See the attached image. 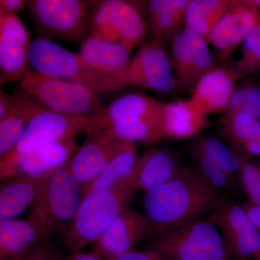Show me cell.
I'll return each mask as SVG.
<instances>
[{
  "label": "cell",
  "mask_w": 260,
  "mask_h": 260,
  "mask_svg": "<svg viewBox=\"0 0 260 260\" xmlns=\"http://www.w3.org/2000/svg\"><path fill=\"white\" fill-rule=\"evenodd\" d=\"M44 110L45 109L23 89H14L10 95L6 114L0 119V156L17 144L26 128V123Z\"/></svg>",
  "instance_id": "20"
},
{
  "label": "cell",
  "mask_w": 260,
  "mask_h": 260,
  "mask_svg": "<svg viewBox=\"0 0 260 260\" xmlns=\"http://www.w3.org/2000/svg\"><path fill=\"white\" fill-rule=\"evenodd\" d=\"M19 87L44 109L65 115L93 117L105 107L87 87L35 71L24 75Z\"/></svg>",
  "instance_id": "8"
},
{
  "label": "cell",
  "mask_w": 260,
  "mask_h": 260,
  "mask_svg": "<svg viewBox=\"0 0 260 260\" xmlns=\"http://www.w3.org/2000/svg\"><path fill=\"white\" fill-rule=\"evenodd\" d=\"M14 260H65L64 254L51 239L44 241L26 255Z\"/></svg>",
  "instance_id": "35"
},
{
  "label": "cell",
  "mask_w": 260,
  "mask_h": 260,
  "mask_svg": "<svg viewBox=\"0 0 260 260\" xmlns=\"http://www.w3.org/2000/svg\"><path fill=\"white\" fill-rule=\"evenodd\" d=\"M113 260H162L153 251L131 250Z\"/></svg>",
  "instance_id": "36"
},
{
  "label": "cell",
  "mask_w": 260,
  "mask_h": 260,
  "mask_svg": "<svg viewBox=\"0 0 260 260\" xmlns=\"http://www.w3.org/2000/svg\"><path fill=\"white\" fill-rule=\"evenodd\" d=\"M138 158L134 143L113 159L93 180L81 186L83 196L91 191L109 189L125 179L134 169Z\"/></svg>",
  "instance_id": "29"
},
{
  "label": "cell",
  "mask_w": 260,
  "mask_h": 260,
  "mask_svg": "<svg viewBox=\"0 0 260 260\" xmlns=\"http://www.w3.org/2000/svg\"><path fill=\"white\" fill-rule=\"evenodd\" d=\"M154 232L155 228L146 215L126 207L95 243L93 253L102 260H113L133 250L135 245Z\"/></svg>",
  "instance_id": "15"
},
{
  "label": "cell",
  "mask_w": 260,
  "mask_h": 260,
  "mask_svg": "<svg viewBox=\"0 0 260 260\" xmlns=\"http://www.w3.org/2000/svg\"><path fill=\"white\" fill-rule=\"evenodd\" d=\"M239 76L237 71L215 67L198 80L190 99L207 116L226 112Z\"/></svg>",
  "instance_id": "19"
},
{
  "label": "cell",
  "mask_w": 260,
  "mask_h": 260,
  "mask_svg": "<svg viewBox=\"0 0 260 260\" xmlns=\"http://www.w3.org/2000/svg\"><path fill=\"white\" fill-rule=\"evenodd\" d=\"M44 242L28 220H0V260H14L26 255Z\"/></svg>",
  "instance_id": "26"
},
{
  "label": "cell",
  "mask_w": 260,
  "mask_h": 260,
  "mask_svg": "<svg viewBox=\"0 0 260 260\" xmlns=\"http://www.w3.org/2000/svg\"><path fill=\"white\" fill-rule=\"evenodd\" d=\"M29 64L37 73L80 84L96 93L119 90L127 84L126 72L99 69L78 53L45 37H38L31 42Z\"/></svg>",
  "instance_id": "4"
},
{
  "label": "cell",
  "mask_w": 260,
  "mask_h": 260,
  "mask_svg": "<svg viewBox=\"0 0 260 260\" xmlns=\"http://www.w3.org/2000/svg\"><path fill=\"white\" fill-rule=\"evenodd\" d=\"M170 44L176 89L183 91L192 90L198 80L215 68L209 43L194 30L184 26Z\"/></svg>",
  "instance_id": "12"
},
{
  "label": "cell",
  "mask_w": 260,
  "mask_h": 260,
  "mask_svg": "<svg viewBox=\"0 0 260 260\" xmlns=\"http://www.w3.org/2000/svg\"><path fill=\"white\" fill-rule=\"evenodd\" d=\"M10 95L1 87L0 91V119L4 117L9 106Z\"/></svg>",
  "instance_id": "39"
},
{
  "label": "cell",
  "mask_w": 260,
  "mask_h": 260,
  "mask_svg": "<svg viewBox=\"0 0 260 260\" xmlns=\"http://www.w3.org/2000/svg\"><path fill=\"white\" fill-rule=\"evenodd\" d=\"M129 51L124 46L90 34L81 43L78 54L99 69L126 72L129 64Z\"/></svg>",
  "instance_id": "27"
},
{
  "label": "cell",
  "mask_w": 260,
  "mask_h": 260,
  "mask_svg": "<svg viewBox=\"0 0 260 260\" xmlns=\"http://www.w3.org/2000/svg\"><path fill=\"white\" fill-rule=\"evenodd\" d=\"M137 188L133 174L119 184L84 195L74 217L61 234V240L72 253L95 244L134 199Z\"/></svg>",
  "instance_id": "3"
},
{
  "label": "cell",
  "mask_w": 260,
  "mask_h": 260,
  "mask_svg": "<svg viewBox=\"0 0 260 260\" xmlns=\"http://www.w3.org/2000/svg\"><path fill=\"white\" fill-rule=\"evenodd\" d=\"M259 25V9L247 0H231L229 10L210 34V44L222 58L228 57L242 44L249 32Z\"/></svg>",
  "instance_id": "17"
},
{
  "label": "cell",
  "mask_w": 260,
  "mask_h": 260,
  "mask_svg": "<svg viewBox=\"0 0 260 260\" xmlns=\"http://www.w3.org/2000/svg\"><path fill=\"white\" fill-rule=\"evenodd\" d=\"M27 5L25 0H1L0 14L16 15Z\"/></svg>",
  "instance_id": "37"
},
{
  "label": "cell",
  "mask_w": 260,
  "mask_h": 260,
  "mask_svg": "<svg viewBox=\"0 0 260 260\" xmlns=\"http://www.w3.org/2000/svg\"><path fill=\"white\" fill-rule=\"evenodd\" d=\"M239 74H249L260 69V25L253 29L242 42V56L237 63Z\"/></svg>",
  "instance_id": "34"
},
{
  "label": "cell",
  "mask_w": 260,
  "mask_h": 260,
  "mask_svg": "<svg viewBox=\"0 0 260 260\" xmlns=\"http://www.w3.org/2000/svg\"><path fill=\"white\" fill-rule=\"evenodd\" d=\"M220 135L229 146L260 160V120L240 112H225L219 119Z\"/></svg>",
  "instance_id": "23"
},
{
  "label": "cell",
  "mask_w": 260,
  "mask_h": 260,
  "mask_svg": "<svg viewBox=\"0 0 260 260\" xmlns=\"http://www.w3.org/2000/svg\"><path fill=\"white\" fill-rule=\"evenodd\" d=\"M153 235L151 250L162 260H230L220 231L208 219Z\"/></svg>",
  "instance_id": "6"
},
{
  "label": "cell",
  "mask_w": 260,
  "mask_h": 260,
  "mask_svg": "<svg viewBox=\"0 0 260 260\" xmlns=\"http://www.w3.org/2000/svg\"><path fill=\"white\" fill-rule=\"evenodd\" d=\"M249 218L260 230V205L251 204L246 201L242 205Z\"/></svg>",
  "instance_id": "38"
},
{
  "label": "cell",
  "mask_w": 260,
  "mask_h": 260,
  "mask_svg": "<svg viewBox=\"0 0 260 260\" xmlns=\"http://www.w3.org/2000/svg\"><path fill=\"white\" fill-rule=\"evenodd\" d=\"M189 153L192 164L191 167L208 185L223 195L237 193V177H232L224 172L199 149L191 144L189 147Z\"/></svg>",
  "instance_id": "30"
},
{
  "label": "cell",
  "mask_w": 260,
  "mask_h": 260,
  "mask_svg": "<svg viewBox=\"0 0 260 260\" xmlns=\"http://www.w3.org/2000/svg\"><path fill=\"white\" fill-rule=\"evenodd\" d=\"M230 4L231 0H189L186 10L185 27L198 32L210 44L212 30Z\"/></svg>",
  "instance_id": "28"
},
{
  "label": "cell",
  "mask_w": 260,
  "mask_h": 260,
  "mask_svg": "<svg viewBox=\"0 0 260 260\" xmlns=\"http://www.w3.org/2000/svg\"><path fill=\"white\" fill-rule=\"evenodd\" d=\"M207 116L191 99L165 102L162 110V138L185 140L209 127Z\"/></svg>",
  "instance_id": "21"
},
{
  "label": "cell",
  "mask_w": 260,
  "mask_h": 260,
  "mask_svg": "<svg viewBox=\"0 0 260 260\" xmlns=\"http://www.w3.org/2000/svg\"><path fill=\"white\" fill-rule=\"evenodd\" d=\"M93 123L92 117L43 111L28 123L17 144L0 156L1 181L12 179L20 160L28 153L53 142L85 134Z\"/></svg>",
  "instance_id": "7"
},
{
  "label": "cell",
  "mask_w": 260,
  "mask_h": 260,
  "mask_svg": "<svg viewBox=\"0 0 260 260\" xmlns=\"http://www.w3.org/2000/svg\"><path fill=\"white\" fill-rule=\"evenodd\" d=\"M83 198L81 184L64 167L47 174L27 220L36 227L43 241L64 232Z\"/></svg>",
  "instance_id": "5"
},
{
  "label": "cell",
  "mask_w": 260,
  "mask_h": 260,
  "mask_svg": "<svg viewBox=\"0 0 260 260\" xmlns=\"http://www.w3.org/2000/svg\"><path fill=\"white\" fill-rule=\"evenodd\" d=\"M216 225L231 257L237 260L254 259L260 251V230L253 223L242 205L224 196L208 218Z\"/></svg>",
  "instance_id": "11"
},
{
  "label": "cell",
  "mask_w": 260,
  "mask_h": 260,
  "mask_svg": "<svg viewBox=\"0 0 260 260\" xmlns=\"http://www.w3.org/2000/svg\"><path fill=\"white\" fill-rule=\"evenodd\" d=\"M184 167L177 150L153 148L139 156L132 174L137 189L147 191L177 177Z\"/></svg>",
  "instance_id": "18"
},
{
  "label": "cell",
  "mask_w": 260,
  "mask_h": 260,
  "mask_svg": "<svg viewBox=\"0 0 260 260\" xmlns=\"http://www.w3.org/2000/svg\"><path fill=\"white\" fill-rule=\"evenodd\" d=\"M68 260H102L96 255L95 253H72V255L70 256Z\"/></svg>",
  "instance_id": "40"
},
{
  "label": "cell",
  "mask_w": 260,
  "mask_h": 260,
  "mask_svg": "<svg viewBox=\"0 0 260 260\" xmlns=\"http://www.w3.org/2000/svg\"><path fill=\"white\" fill-rule=\"evenodd\" d=\"M189 0H150L147 3L153 40L168 44L182 30Z\"/></svg>",
  "instance_id": "25"
},
{
  "label": "cell",
  "mask_w": 260,
  "mask_h": 260,
  "mask_svg": "<svg viewBox=\"0 0 260 260\" xmlns=\"http://www.w3.org/2000/svg\"><path fill=\"white\" fill-rule=\"evenodd\" d=\"M226 112H240L260 120V85L246 84L237 87Z\"/></svg>",
  "instance_id": "33"
},
{
  "label": "cell",
  "mask_w": 260,
  "mask_h": 260,
  "mask_svg": "<svg viewBox=\"0 0 260 260\" xmlns=\"http://www.w3.org/2000/svg\"><path fill=\"white\" fill-rule=\"evenodd\" d=\"M30 38L16 15L0 14V83L20 80L28 70Z\"/></svg>",
  "instance_id": "14"
},
{
  "label": "cell",
  "mask_w": 260,
  "mask_h": 260,
  "mask_svg": "<svg viewBox=\"0 0 260 260\" xmlns=\"http://www.w3.org/2000/svg\"><path fill=\"white\" fill-rule=\"evenodd\" d=\"M242 155V164L237 175L238 183L247 197L246 201L260 205V162L245 154Z\"/></svg>",
  "instance_id": "32"
},
{
  "label": "cell",
  "mask_w": 260,
  "mask_h": 260,
  "mask_svg": "<svg viewBox=\"0 0 260 260\" xmlns=\"http://www.w3.org/2000/svg\"><path fill=\"white\" fill-rule=\"evenodd\" d=\"M90 13V34L124 46L130 51L144 40L147 24L131 2H95Z\"/></svg>",
  "instance_id": "10"
},
{
  "label": "cell",
  "mask_w": 260,
  "mask_h": 260,
  "mask_svg": "<svg viewBox=\"0 0 260 260\" xmlns=\"http://www.w3.org/2000/svg\"><path fill=\"white\" fill-rule=\"evenodd\" d=\"M191 145L199 149L229 175L234 177L237 175L242 164V153L225 145L218 138L208 135L198 137Z\"/></svg>",
  "instance_id": "31"
},
{
  "label": "cell",
  "mask_w": 260,
  "mask_h": 260,
  "mask_svg": "<svg viewBox=\"0 0 260 260\" xmlns=\"http://www.w3.org/2000/svg\"><path fill=\"white\" fill-rule=\"evenodd\" d=\"M165 102L143 93L118 98L93 116L85 135L104 134L133 143L153 144L162 138Z\"/></svg>",
  "instance_id": "2"
},
{
  "label": "cell",
  "mask_w": 260,
  "mask_h": 260,
  "mask_svg": "<svg viewBox=\"0 0 260 260\" xmlns=\"http://www.w3.org/2000/svg\"><path fill=\"white\" fill-rule=\"evenodd\" d=\"M248 3L260 9V0H247Z\"/></svg>",
  "instance_id": "41"
},
{
  "label": "cell",
  "mask_w": 260,
  "mask_h": 260,
  "mask_svg": "<svg viewBox=\"0 0 260 260\" xmlns=\"http://www.w3.org/2000/svg\"><path fill=\"white\" fill-rule=\"evenodd\" d=\"M134 143L108 135H88L64 167L81 186L84 185L93 180L113 159Z\"/></svg>",
  "instance_id": "16"
},
{
  "label": "cell",
  "mask_w": 260,
  "mask_h": 260,
  "mask_svg": "<svg viewBox=\"0 0 260 260\" xmlns=\"http://www.w3.org/2000/svg\"><path fill=\"white\" fill-rule=\"evenodd\" d=\"M78 149L75 138L53 142L24 156L13 178L44 175L64 167Z\"/></svg>",
  "instance_id": "22"
},
{
  "label": "cell",
  "mask_w": 260,
  "mask_h": 260,
  "mask_svg": "<svg viewBox=\"0 0 260 260\" xmlns=\"http://www.w3.org/2000/svg\"><path fill=\"white\" fill-rule=\"evenodd\" d=\"M95 2L29 0L27 7L43 37L82 43L90 34L88 9Z\"/></svg>",
  "instance_id": "9"
},
{
  "label": "cell",
  "mask_w": 260,
  "mask_h": 260,
  "mask_svg": "<svg viewBox=\"0 0 260 260\" xmlns=\"http://www.w3.org/2000/svg\"><path fill=\"white\" fill-rule=\"evenodd\" d=\"M254 260H260V251L259 253H258L255 256V257H254Z\"/></svg>",
  "instance_id": "42"
},
{
  "label": "cell",
  "mask_w": 260,
  "mask_h": 260,
  "mask_svg": "<svg viewBox=\"0 0 260 260\" xmlns=\"http://www.w3.org/2000/svg\"><path fill=\"white\" fill-rule=\"evenodd\" d=\"M48 174L15 177L3 181L0 189V220L16 218L30 208Z\"/></svg>",
  "instance_id": "24"
},
{
  "label": "cell",
  "mask_w": 260,
  "mask_h": 260,
  "mask_svg": "<svg viewBox=\"0 0 260 260\" xmlns=\"http://www.w3.org/2000/svg\"><path fill=\"white\" fill-rule=\"evenodd\" d=\"M224 196L208 185L192 167H184L177 177L146 191L145 214L155 232L169 230L203 219Z\"/></svg>",
  "instance_id": "1"
},
{
  "label": "cell",
  "mask_w": 260,
  "mask_h": 260,
  "mask_svg": "<svg viewBox=\"0 0 260 260\" xmlns=\"http://www.w3.org/2000/svg\"><path fill=\"white\" fill-rule=\"evenodd\" d=\"M166 44L153 40L140 47L128 66L127 84L160 93L175 90V78Z\"/></svg>",
  "instance_id": "13"
}]
</instances>
